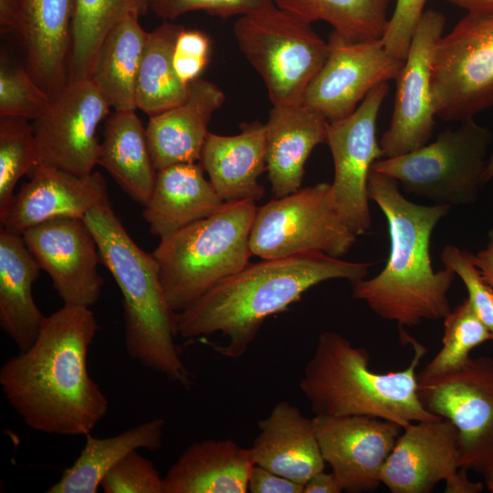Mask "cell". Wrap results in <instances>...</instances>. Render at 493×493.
I'll list each match as a JSON object with an SVG mask.
<instances>
[{
	"label": "cell",
	"mask_w": 493,
	"mask_h": 493,
	"mask_svg": "<svg viewBox=\"0 0 493 493\" xmlns=\"http://www.w3.org/2000/svg\"><path fill=\"white\" fill-rule=\"evenodd\" d=\"M98 330L90 308L64 304L45 318L30 348L2 365L1 389L26 425L86 436L107 414L109 401L87 367Z\"/></svg>",
	"instance_id": "6da1fadb"
},
{
	"label": "cell",
	"mask_w": 493,
	"mask_h": 493,
	"mask_svg": "<svg viewBox=\"0 0 493 493\" xmlns=\"http://www.w3.org/2000/svg\"><path fill=\"white\" fill-rule=\"evenodd\" d=\"M372 265L345 261L322 252L249 263L177 312V336L204 339L220 333L224 341L214 350L225 357L239 359L269 316L283 312L323 281L361 280Z\"/></svg>",
	"instance_id": "7a4b0ae2"
},
{
	"label": "cell",
	"mask_w": 493,
	"mask_h": 493,
	"mask_svg": "<svg viewBox=\"0 0 493 493\" xmlns=\"http://www.w3.org/2000/svg\"><path fill=\"white\" fill-rule=\"evenodd\" d=\"M368 194L386 218L390 253L379 274L353 283L352 297L400 329L444 319L451 310L447 294L456 274L446 267L434 270L430 241L451 206L417 205L403 195L395 180L372 169Z\"/></svg>",
	"instance_id": "3957f363"
},
{
	"label": "cell",
	"mask_w": 493,
	"mask_h": 493,
	"mask_svg": "<svg viewBox=\"0 0 493 493\" xmlns=\"http://www.w3.org/2000/svg\"><path fill=\"white\" fill-rule=\"evenodd\" d=\"M400 337L412 345L413 359L404 370L382 373L370 369L365 348L338 332H322L299 382L314 415L375 417L403 428L442 418L429 412L418 395L416 370L426 348L404 329Z\"/></svg>",
	"instance_id": "277c9868"
},
{
	"label": "cell",
	"mask_w": 493,
	"mask_h": 493,
	"mask_svg": "<svg viewBox=\"0 0 493 493\" xmlns=\"http://www.w3.org/2000/svg\"><path fill=\"white\" fill-rule=\"evenodd\" d=\"M83 219L96 239L100 262L122 295L127 353L189 389L194 375L175 343L177 312L166 299L153 254L132 240L109 200L89 210Z\"/></svg>",
	"instance_id": "5b68a950"
},
{
	"label": "cell",
	"mask_w": 493,
	"mask_h": 493,
	"mask_svg": "<svg viewBox=\"0 0 493 493\" xmlns=\"http://www.w3.org/2000/svg\"><path fill=\"white\" fill-rule=\"evenodd\" d=\"M255 201L225 203L214 215L161 238L152 252L166 299L180 312L247 264Z\"/></svg>",
	"instance_id": "8992f818"
},
{
	"label": "cell",
	"mask_w": 493,
	"mask_h": 493,
	"mask_svg": "<svg viewBox=\"0 0 493 493\" xmlns=\"http://www.w3.org/2000/svg\"><path fill=\"white\" fill-rule=\"evenodd\" d=\"M234 35L238 48L264 80L273 106L302 104L329 52L328 41L311 23L272 4L240 16Z\"/></svg>",
	"instance_id": "52a82bcc"
},
{
	"label": "cell",
	"mask_w": 493,
	"mask_h": 493,
	"mask_svg": "<svg viewBox=\"0 0 493 493\" xmlns=\"http://www.w3.org/2000/svg\"><path fill=\"white\" fill-rule=\"evenodd\" d=\"M491 140L490 131L471 118L416 150L376 161L372 169L395 180L406 194L437 205H468L483 184Z\"/></svg>",
	"instance_id": "ba28073f"
},
{
	"label": "cell",
	"mask_w": 493,
	"mask_h": 493,
	"mask_svg": "<svg viewBox=\"0 0 493 493\" xmlns=\"http://www.w3.org/2000/svg\"><path fill=\"white\" fill-rule=\"evenodd\" d=\"M357 236L337 210L330 184L320 183L257 207L249 246L261 259L308 252L341 258Z\"/></svg>",
	"instance_id": "9c48e42d"
},
{
	"label": "cell",
	"mask_w": 493,
	"mask_h": 493,
	"mask_svg": "<svg viewBox=\"0 0 493 493\" xmlns=\"http://www.w3.org/2000/svg\"><path fill=\"white\" fill-rule=\"evenodd\" d=\"M435 117L464 121L493 106V11L467 12L435 44L431 67Z\"/></svg>",
	"instance_id": "30bf717a"
},
{
	"label": "cell",
	"mask_w": 493,
	"mask_h": 493,
	"mask_svg": "<svg viewBox=\"0 0 493 493\" xmlns=\"http://www.w3.org/2000/svg\"><path fill=\"white\" fill-rule=\"evenodd\" d=\"M418 395L457 430L460 467L485 477L493 469V359L469 357L446 373L421 377Z\"/></svg>",
	"instance_id": "8fae6325"
},
{
	"label": "cell",
	"mask_w": 493,
	"mask_h": 493,
	"mask_svg": "<svg viewBox=\"0 0 493 493\" xmlns=\"http://www.w3.org/2000/svg\"><path fill=\"white\" fill-rule=\"evenodd\" d=\"M388 91L387 82L377 85L351 114L327 124L325 142L334 164L332 198L357 236L367 233L372 226L368 179L373 163L383 157L376 139V122Z\"/></svg>",
	"instance_id": "7c38bea8"
},
{
	"label": "cell",
	"mask_w": 493,
	"mask_h": 493,
	"mask_svg": "<svg viewBox=\"0 0 493 493\" xmlns=\"http://www.w3.org/2000/svg\"><path fill=\"white\" fill-rule=\"evenodd\" d=\"M110 105L89 79L68 81L34 120L38 163L87 176L98 164L96 131Z\"/></svg>",
	"instance_id": "4fadbf2b"
},
{
	"label": "cell",
	"mask_w": 493,
	"mask_h": 493,
	"mask_svg": "<svg viewBox=\"0 0 493 493\" xmlns=\"http://www.w3.org/2000/svg\"><path fill=\"white\" fill-rule=\"evenodd\" d=\"M328 44L327 58L302 100L328 121L351 114L374 87L396 79L404 63L382 39L354 41L332 31Z\"/></svg>",
	"instance_id": "5bb4252c"
},
{
	"label": "cell",
	"mask_w": 493,
	"mask_h": 493,
	"mask_svg": "<svg viewBox=\"0 0 493 493\" xmlns=\"http://www.w3.org/2000/svg\"><path fill=\"white\" fill-rule=\"evenodd\" d=\"M446 21L441 12L428 9L417 25L407 58L395 79L396 93L390 125L379 142L383 158L410 152L429 142L435 117L431 86L432 59Z\"/></svg>",
	"instance_id": "9a60e30c"
},
{
	"label": "cell",
	"mask_w": 493,
	"mask_h": 493,
	"mask_svg": "<svg viewBox=\"0 0 493 493\" xmlns=\"http://www.w3.org/2000/svg\"><path fill=\"white\" fill-rule=\"evenodd\" d=\"M21 235L65 305L90 308L97 303L104 283L98 272L100 257L83 218L52 219Z\"/></svg>",
	"instance_id": "2e32d148"
},
{
	"label": "cell",
	"mask_w": 493,
	"mask_h": 493,
	"mask_svg": "<svg viewBox=\"0 0 493 493\" xmlns=\"http://www.w3.org/2000/svg\"><path fill=\"white\" fill-rule=\"evenodd\" d=\"M322 456L348 493L373 492L403 427L362 415L313 416Z\"/></svg>",
	"instance_id": "e0dca14e"
},
{
	"label": "cell",
	"mask_w": 493,
	"mask_h": 493,
	"mask_svg": "<svg viewBox=\"0 0 493 493\" xmlns=\"http://www.w3.org/2000/svg\"><path fill=\"white\" fill-rule=\"evenodd\" d=\"M460 468L458 434L448 420L414 422L404 427L383 467L381 484L392 493H430Z\"/></svg>",
	"instance_id": "ac0fdd59"
},
{
	"label": "cell",
	"mask_w": 493,
	"mask_h": 493,
	"mask_svg": "<svg viewBox=\"0 0 493 493\" xmlns=\"http://www.w3.org/2000/svg\"><path fill=\"white\" fill-rule=\"evenodd\" d=\"M31 173L0 217L1 227L11 232L22 234L56 218H84L109 200L106 181L98 172L79 176L38 163Z\"/></svg>",
	"instance_id": "d6986e66"
},
{
	"label": "cell",
	"mask_w": 493,
	"mask_h": 493,
	"mask_svg": "<svg viewBox=\"0 0 493 493\" xmlns=\"http://www.w3.org/2000/svg\"><path fill=\"white\" fill-rule=\"evenodd\" d=\"M75 0H18L16 31L26 69L54 99L68 80Z\"/></svg>",
	"instance_id": "ffe728a7"
},
{
	"label": "cell",
	"mask_w": 493,
	"mask_h": 493,
	"mask_svg": "<svg viewBox=\"0 0 493 493\" xmlns=\"http://www.w3.org/2000/svg\"><path fill=\"white\" fill-rule=\"evenodd\" d=\"M225 100L217 85L198 78L188 84L180 104L150 117L146 136L157 171L199 162L212 115Z\"/></svg>",
	"instance_id": "44dd1931"
},
{
	"label": "cell",
	"mask_w": 493,
	"mask_h": 493,
	"mask_svg": "<svg viewBox=\"0 0 493 493\" xmlns=\"http://www.w3.org/2000/svg\"><path fill=\"white\" fill-rule=\"evenodd\" d=\"M258 434L249 448L254 464L299 484L325 469L313 417L280 401L257 422Z\"/></svg>",
	"instance_id": "7402d4cb"
},
{
	"label": "cell",
	"mask_w": 493,
	"mask_h": 493,
	"mask_svg": "<svg viewBox=\"0 0 493 493\" xmlns=\"http://www.w3.org/2000/svg\"><path fill=\"white\" fill-rule=\"evenodd\" d=\"M240 133L209 132L199 163L225 203L257 201L265 190L258 177L267 170V128L258 121L240 125Z\"/></svg>",
	"instance_id": "603a6c76"
},
{
	"label": "cell",
	"mask_w": 493,
	"mask_h": 493,
	"mask_svg": "<svg viewBox=\"0 0 493 493\" xmlns=\"http://www.w3.org/2000/svg\"><path fill=\"white\" fill-rule=\"evenodd\" d=\"M328 121L303 105L273 106L267 128V171L275 198L301 188L305 163L326 142Z\"/></svg>",
	"instance_id": "cb8c5ba5"
},
{
	"label": "cell",
	"mask_w": 493,
	"mask_h": 493,
	"mask_svg": "<svg viewBox=\"0 0 493 493\" xmlns=\"http://www.w3.org/2000/svg\"><path fill=\"white\" fill-rule=\"evenodd\" d=\"M255 464L232 439L190 445L163 477V493H246Z\"/></svg>",
	"instance_id": "d4e9b609"
},
{
	"label": "cell",
	"mask_w": 493,
	"mask_h": 493,
	"mask_svg": "<svg viewBox=\"0 0 493 493\" xmlns=\"http://www.w3.org/2000/svg\"><path fill=\"white\" fill-rule=\"evenodd\" d=\"M224 204L200 163H178L157 171L142 215L161 239L214 215Z\"/></svg>",
	"instance_id": "484cf974"
},
{
	"label": "cell",
	"mask_w": 493,
	"mask_h": 493,
	"mask_svg": "<svg viewBox=\"0 0 493 493\" xmlns=\"http://www.w3.org/2000/svg\"><path fill=\"white\" fill-rule=\"evenodd\" d=\"M40 269L22 235L1 227L0 326L19 351L32 346L46 318L32 294Z\"/></svg>",
	"instance_id": "4316f807"
},
{
	"label": "cell",
	"mask_w": 493,
	"mask_h": 493,
	"mask_svg": "<svg viewBox=\"0 0 493 493\" xmlns=\"http://www.w3.org/2000/svg\"><path fill=\"white\" fill-rule=\"evenodd\" d=\"M98 164L134 201L147 204L157 170L149 151L146 129L135 110H118L106 118Z\"/></svg>",
	"instance_id": "83f0119b"
},
{
	"label": "cell",
	"mask_w": 493,
	"mask_h": 493,
	"mask_svg": "<svg viewBox=\"0 0 493 493\" xmlns=\"http://www.w3.org/2000/svg\"><path fill=\"white\" fill-rule=\"evenodd\" d=\"M164 425L163 418H154L110 437L87 435L78 458L47 492L96 493L105 475L128 454L142 448L158 451Z\"/></svg>",
	"instance_id": "f1b7e54d"
},
{
	"label": "cell",
	"mask_w": 493,
	"mask_h": 493,
	"mask_svg": "<svg viewBox=\"0 0 493 493\" xmlns=\"http://www.w3.org/2000/svg\"><path fill=\"white\" fill-rule=\"evenodd\" d=\"M133 14L118 23L98 50L89 79L110 107L135 110L136 82L148 32Z\"/></svg>",
	"instance_id": "f546056e"
},
{
	"label": "cell",
	"mask_w": 493,
	"mask_h": 493,
	"mask_svg": "<svg viewBox=\"0 0 493 493\" xmlns=\"http://www.w3.org/2000/svg\"><path fill=\"white\" fill-rule=\"evenodd\" d=\"M184 27L165 21L148 32L136 82V104L149 117L180 104L188 85L177 76L173 53Z\"/></svg>",
	"instance_id": "4dcf8cb0"
},
{
	"label": "cell",
	"mask_w": 493,
	"mask_h": 493,
	"mask_svg": "<svg viewBox=\"0 0 493 493\" xmlns=\"http://www.w3.org/2000/svg\"><path fill=\"white\" fill-rule=\"evenodd\" d=\"M147 11L148 0H75L68 82L89 79L108 33L127 16Z\"/></svg>",
	"instance_id": "1f68e13d"
},
{
	"label": "cell",
	"mask_w": 493,
	"mask_h": 493,
	"mask_svg": "<svg viewBox=\"0 0 493 493\" xmlns=\"http://www.w3.org/2000/svg\"><path fill=\"white\" fill-rule=\"evenodd\" d=\"M392 0H272L278 8L313 23L327 22L332 31L354 41L382 39Z\"/></svg>",
	"instance_id": "d6a6232c"
},
{
	"label": "cell",
	"mask_w": 493,
	"mask_h": 493,
	"mask_svg": "<svg viewBox=\"0 0 493 493\" xmlns=\"http://www.w3.org/2000/svg\"><path fill=\"white\" fill-rule=\"evenodd\" d=\"M488 341L493 337L467 298L444 318L442 347L418 375L432 377L453 371L470 357L473 349Z\"/></svg>",
	"instance_id": "836d02e7"
},
{
	"label": "cell",
	"mask_w": 493,
	"mask_h": 493,
	"mask_svg": "<svg viewBox=\"0 0 493 493\" xmlns=\"http://www.w3.org/2000/svg\"><path fill=\"white\" fill-rule=\"evenodd\" d=\"M37 164V144L28 119L0 117V217L14 196L18 180Z\"/></svg>",
	"instance_id": "e575fe53"
},
{
	"label": "cell",
	"mask_w": 493,
	"mask_h": 493,
	"mask_svg": "<svg viewBox=\"0 0 493 493\" xmlns=\"http://www.w3.org/2000/svg\"><path fill=\"white\" fill-rule=\"evenodd\" d=\"M52 99L37 84L26 69L8 62L2 55L0 66V117L36 120Z\"/></svg>",
	"instance_id": "d590c367"
},
{
	"label": "cell",
	"mask_w": 493,
	"mask_h": 493,
	"mask_svg": "<svg viewBox=\"0 0 493 493\" xmlns=\"http://www.w3.org/2000/svg\"><path fill=\"white\" fill-rule=\"evenodd\" d=\"M441 260L446 268L460 278L476 313L493 337V288L475 265L474 255L454 245H446Z\"/></svg>",
	"instance_id": "8d00e7d4"
},
{
	"label": "cell",
	"mask_w": 493,
	"mask_h": 493,
	"mask_svg": "<svg viewBox=\"0 0 493 493\" xmlns=\"http://www.w3.org/2000/svg\"><path fill=\"white\" fill-rule=\"evenodd\" d=\"M100 488L105 493H163V477L153 463L135 450L105 475Z\"/></svg>",
	"instance_id": "74e56055"
},
{
	"label": "cell",
	"mask_w": 493,
	"mask_h": 493,
	"mask_svg": "<svg viewBox=\"0 0 493 493\" xmlns=\"http://www.w3.org/2000/svg\"><path fill=\"white\" fill-rule=\"evenodd\" d=\"M272 4V0H148V8L160 18L171 21L193 11L222 18L240 16Z\"/></svg>",
	"instance_id": "f35d334b"
},
{
	"label": "cell",
	"mask_w": 493,
	"mask_h": 493,
	"mask_svg": "<svg viewBox=\"0 0 493 493\" xmlns=\"http://www.w3.org/2000/svg\"><path fill=\"white\" fill-rule=\"evenodd\" d=\"M426 0H396L382 38L386 51L394 58L405 60L413 36L425 12Z\"/></svg>",
	"instance_id": "ab89813d"
},
{
	"label": "cell",
	"mask_w": 493,
	"mask_h": 493,
	"mask_svg": "<svg viewBox=\"0 0 493 493\" xmlns=\"http://www.w3.org/2000/svg\"><path fill=\"white\" fill-rule=\"evenodd\" d=\"M210 54V40L198 30L183 28L177 36L173 64L178 78L186 85L199 78L205 68Z\"/></svg>",
	"instance_id": "60d3db41"
},
{
	"label": "cell",
	"mask_w": 493,
	"mask_h": 493,
	"mask_svg": "<svg viewBox=\"0 0 493 493\" xmlns=\"http://www.w3.org/2000/svg\"><path fill=\"white\" fill-rule=\"evenodd\" d=\"M251 493H304V486L255 465L248 479Z\"/></svg>",
	"instance_id": "b9f144b4"
},
{
	"label": "cell",
	"mask_w": 493,
	"mask_h": 493,
	"mask_svg": "<svg viewBox=\"0 0 493 493\" xmlns=\"http://www.w3.org/2000/svg\"><path fill=\"white\" fill-rule=\"evenodd\" d=\"M343 489L335 475L325 470L313 475L304 485V493H341Z\"/></svg>",
	"instance_id": "7bdbcfd3"
},
{
	"label": "cell",
	"mask_w": 493,
	"mask_h": 493,
	"mask_svg": "<svg viewBox=\"0 0 493 493\" xmlns=\"http://www.w3.org/2000/svg\"><path fill=\"white\" fill-rule=\"evenodd\" d=\"M474 263L484 279L493 288V230L488 233L486 247L474 255Z\"/></svg>",
	"instance_id": "ee69618b"
},
{
	"label": "cell",
	"mask_w": 493,
	"mask_h": 493,
	"mask_svg": "<svg viewBox=\"0 0 493 493\" xmlns=\"http://www.w3.org/2000/svg\"><path fill=\"white\" fill-rule=\"evenodd\" d=\"M467 471L459 468L456 476L446 482V493H478L484 488L480 482L471 481L467 475Z\"/></svg>",
	"instance_id": "f6af8a7d"
},
{
	"label": "cell",
	"mask_w": 493,
	"mask_h": 493,
	"mask_svg": "<svg viewBox=\"0 0 493 493\" xmlns=\"http://www.w3.org/2000/svg\"><path fill=\"white\" fill-rule=\"evenodd\" d=\"M18 0H0L1 33L16 31Z\"/></svg>",
	"instance_id": "bcb514c9"
},
{
	"label": "cell",
	"mask_w": 493,
	"mask_h": 493,
	"mask_svg": "<svg viewBox=\"0 0 493 493\" xmlns=\"http://www.w3.org/2000/svg\"><path fill=\"white\" fill-rule=\"evenodd\" d=\"M467 12L493 11V0H445Z\"/></svg>",
	"instance_id": "7dc6e473"
},
{
	"label": "cell",
	"mask_w": 493,
	"mask_h": 493,
	"mask_svg": "<svg viewBox=\"0 0 493 493\" xmlns=\"http://www.w3.org/2000/svg\"><path fill=\"white\" fill-rule=\"evenodd\" d=\"M493 178V152L489 158L487 160L484 173L482 175L483 184L490 181Z\"/></svg>",
	"instance_id": "c3c4849f"
},
{
	"label": "cell",
	"mask_w": 493,
	"mask_h": 493,
	"mask_svg": "<svg viewBox=\"0 0 493 493\" xmlns=\"http://www.w3.org/2000/svg\"><path fill=\"white\" fill-rule=\"evenodd\" d=\"M486 486L488 489L493 493V469L489 471L485 477Z\"/></svg>",
	"instance_id": "681fc988"
}]
</instances>
